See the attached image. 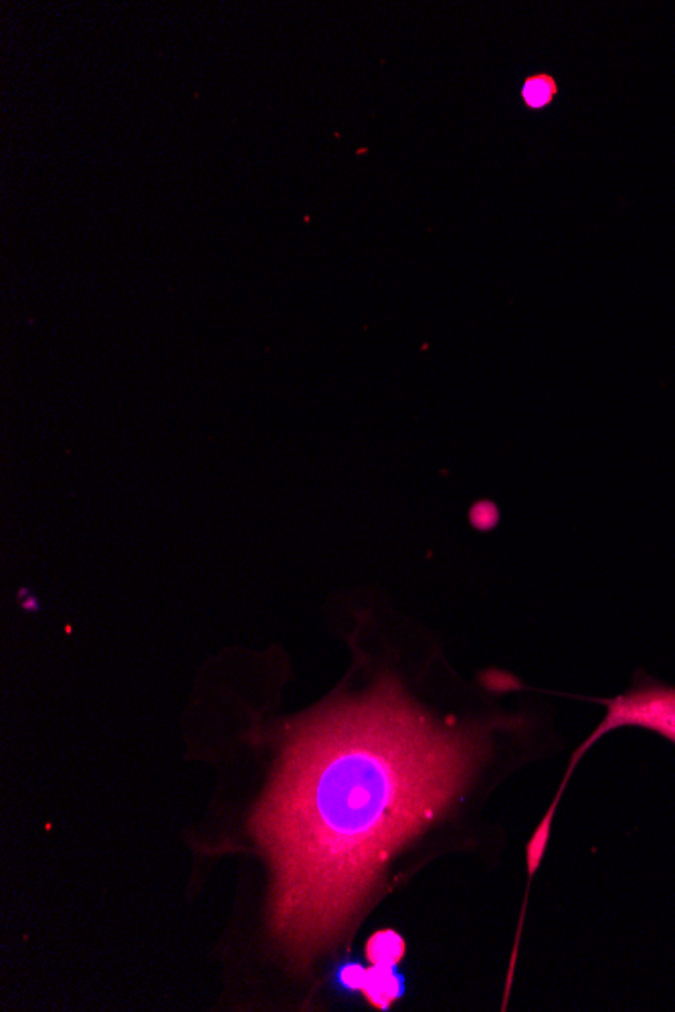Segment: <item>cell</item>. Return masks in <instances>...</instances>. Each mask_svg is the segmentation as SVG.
I'll return each instance as SVG.
<instances>
[{
	"mask_svg": "<svg viewBox=\"0 0 675 1012\" xmlns=\"http://www.w3.org/2000/svg\"><path fill=\"white\" fill-rule=\"evenodd\" d=\"M496 726L439 724L391 675L296 724L251 823L289 960L306 968L354 926L384 867L486 762Z\"/></svg>",
	"mask_w": 675,
	"mask_h": 1012,
	"instance_id": "cell-1",
	"label": "cell"
},
{
	"mask_svg": "<svg viewBox=\"0 0 675 1012\" xmlns=\"http://www.w3.org/2000/svg\"><path fill=\"white\" fill-rule=\"evenodd\" d=\"M609 712L601 726L591 734V738L578 748L576 758H581L591 744H595L605 734L617 728H643L661 734L663 738L675 742V689L661 685L637 687L625 695L605 701Z\"/></svg>",
	"mask_w": 675,
	"mask_h": 1012,
	"instance_id": "cell-2",
	"label": "cell"
},
{
	"mask_svg": "<svg viewBox=\"0 0 675 1012\" xmlns=\"http://www.w3.org/2000/svg\"><path fill=\"white\" fill-rule=\"evenodd\" d=\"M366 970H362L358 964H350L340 972V982L348 990H362L366 982Z\"/></svg>",
	"mask_w": 675,
	"mask_h": 1012,
	"instance_id": "cell-6",
	"label": "cell"
},
{
	"mask_svg": "<svg viewBox=\"0 0 675 1012\" xmlns=\"http://www.w3.org/2000/svg\"><path fill=\"white\" fill-rule=\"evenodd\" d=\"M556 93H558V85L546 73H538V75L526 79V83L522 87V97L526 101V106L534 108V110L546 108L550 101L556 97Z\"/></svg>",
	"mask_w": 675,
	"mask_h": 1012,
	"instance_id": "cell-5",
	"label": "cell"
},
{
	"mask_svg": "<svg viewBox=\"0 0 675 1012\" xmlns=\"http://www.w3.org/2000/svg\"><path fill=\"white\" fill-rule=\"evenodd\" d=\"M405 952L403 940L393 932H378L370 938L366 954L372 964H395Z\"/></svg>",
	"mask_w": 675,
	"mask_h": 1012,
	"instance_id": "cell-4",
	"label": "cell"
},
{
	"mask_svg": "<svg viewBox=\"0 0 675 1012\" xmlns=\"http://www.w3.org/2000/svg\"><path fill=\"white\" fill-rule=\"evenodd\" d=\"M401 988V978L393 964H374V968L366 974L362 992L374 1006L387 1008L401 994Z\"/></svg>",
	"mask_w": 675,
	"mask_h": 1012,
	"instance_id": "cell-3",
	"label": "cell"
}]
</instances>
